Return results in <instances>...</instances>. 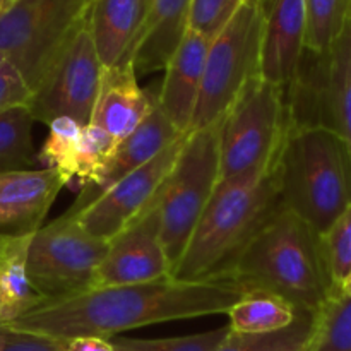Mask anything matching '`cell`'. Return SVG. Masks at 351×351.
<instances>
[{"label":"cell","instance_id":"obj_1","mask_svg":"<svg viewBox=\"0 0 351 351\" xmlns=\"http://www.w3.org/2000/svg\"><path fill=\"white\" fill-rule=\"evenodd\" d=\"M245 293L247 288L230 278L180 281L167 276L45 302L7 326L58 341L79 336L110 339L119 332L158 322L226 314Z\"/></svg>","mask_w":351,"mask_h":351},{"label":"cell","instance_id":"obj_2","mask_svg":"<svg viewBox=\"0 0 351 351\" xmlns=\"http://www.w3.org/2000/svg\"><path fill=\"white\" fill-rule=\"evenodd\" d=\"M223 278L239 281L247 290L278 295L308 314H315L335 288L321 235L283 206L274 209Z\"/></svg>","mask_w":351,"mask_h":351},{"label":"cell","instance_id":"obj_3","mask_svg":"<svg viewBox=\"0 0 351 351\" xmlns=\"http://www.w3.org/2000/svg\"><path fill=\"white\" fill-rule=\"evenodd\" d=\"M278 206L274 170L259 177L218 182L171 278L180 281L223 278Z\"/></svg>","mask_w":351,"mask_h":351},{"label":"cell","instance_id":"obj_4","mask_svg":"<svg viewBox=\"0 0 351 351\" xmlns=\"http://www.w3.org/2000/svg\"><path fill=\"white\" fill-rule=\"evenodd\" d=\"M280 206L319 235L351 204V158L328 127H291L274 168Z\"/></svg>","mask_w":351,"mask_h":351},{"label":"cell","instance_id":"obj_5","mask_svg":"<svg viewBox=\"0 0 351 351\" xmlns=\"http://www.w3.org/2000/svg\"><path fill=\"white\" fill-rule=\"evenodd\" d=\"M290 129L285 88L254 77L219 122V182L271 173Z\"/></svg>","mask_w":351,"mask_h":351},{"label":"cell","instance_id":"obj_6","mask_svg":"<svg viewBox=\"0 0 351 351\" xmlns=\"http://www.w3.org/2000/svg\"><path fill=\"white\" fill-rule=\"evenodd\" d=\"M219 122L187 134L173 168L151 202L171 271L219 182Z\"/></svg>","mask_w":351,"mask_h":351},{"label":"cell","instance_id":"obj_7","mask_svg":"<svg viewBox=\"0 0 351 351\" xmlns=\"http://www.w3.org/2000/svg\"><path fill=\"white\" fill-rule=\"evenodd\" d=\"M263 19V7L242 2L211 40L189 134L218 123L259 75Z\"/></svg>","mask_w":351,"mask_h":351},{"label":"cell","instance_id":"obj_8","mask_svg":"<svg viewBox=\"0 0 351 351\" xmlns=\"http://www.w3.org/2000/svg\"><path fill=\"white\" fill-rule=\"evenodd\" d=\"M91 0H16L0 12V53L33 91L88 19Z\"/></svg>","mask_w":351,"mask_h":351},{"label":"cell","instance_id":"obj_9","mask_svg":"<svg viewBox=\"0 0 351 351\" xmlns=\"http://www.w3.org/2000/svg\"><path fill=\"white\" fill-rule=\"evenodd\" d=\"M106 249L108 240L91 235L67 213L41 226L27 247V276L34 291L45 304L93 290Z\"/></svg>","mask_w":351,"mask_h":351},{"label":"cell","instance_id":"obj_10","mask_svg":"<svg viewBox=\"0 0 351 351\" xmlns=\"http://www.w3.org/2000/svg\"><path fill=\"white\" fill-rule=\"evenodd\" d=\"M103 69L86 19L31 91L27 108L34 122L48 125L55 119L67 117L88 125Z\"/></svg>","mask_w":351,"mask_h":351},{"label":"cell","instance_id":"obj_11","mask_svg":"<svg viewBox=\"0 0 351 351\" xmlns=\"http://www.w3.org/2000/svg\"><path fill=\"white\" fill-rule=\"evenodd\" d=\"M185 139L187 134L161 151L156 158L147 161L144 167L137 168L136 171L106 189L86 208L72 216H75L91 235L105 240L115 237L137 216L143 215L153 202L165 178L173 168Z\"/></svg>","mask_w":351,"mask_h":351},{"label":"cell","instance_id":"obj_12","mask_svg":"<svg viewBox=\"0 0 351 351\" xmlns=\"http://www.w3.org/2000/svg\"><path fill=\"white\" fill-rule=\"evenodd\" d=\"M171 276V266L158 235L151 204L129 226L108 240V249L95 274V288L127 287Z\"/></svg>","mask_w":351,"mask_h":351},{"label":"cell","instance_id":"obj_13","mask_svg":"<svg viewBox=\"0 0 351 351\" xmlns=\"http://www.w3.org/2000/svg\"><path fill=\"white\" fill-rule=\"evenodd\" d=\"M259 75L288 88L305 50L307 17L304 0H263Z\"/></svg>","mask_w":351,"mask_h":351},{"label":"cell","instance_id":"obj_14","mask_svg":"<svg viewBox=\"0 0 351 351\" xmlns=\"http://www.w3.org/2000/svg\"><path fill=\"white\" fill-rule=\"evenodd\" d=\"M64 187L53 168L0 173V237L36 233Z\"/></svg>","mask_w":351,"mask_h":351},{"label":"cell","instance_id":"obj_15","mask_svg":"<svg viewBox=\"0 0 351 351\" xmlns=\"http://www.w3.org/2000/svg\"><path fill=\"white\" fill-rule=\"evenodd\" d=\"M209 43V38L189 29L165 67V79L156 96V105L182 134H189L191 129Z\"/></svg>","mask_w":351,"mask_h":351},{"label":"cell","instance_id":"obj_16","mask_svg":"<svg viewBox=\"0 0 351 351\" xmlns=\"http://www.w3.org/2000/svg\"><path fill=\"white\" fill-rule=\"evenodd\" d=\"M154 105L156 98L141 88L132 65L119 62L103 69L89 123L101 127L120 143L139 127Z\"/></svg>","mask_w":351,"mask_h":351},{"label":"cell","instance_id":"obj_17","mask_svg":"<svg viewBox=\"0 0 351 351\" xmlns=\"http://www.w3.org/2000/svg\"><path fill=\"white\" fill-rule=\"evenodd\" d=\"M191 0H147L143 24L125 60L137 75L167 67L189 31Z\"/></svg>","mask_w":351,"mask_h":351},{"label":"cell","instance_id":"obj_18","mask_svg":"<svg viewBox=\"0 0 351 351\" xmlns=\"http://www.w3.org/2000/svg\"><path fill=\"white\" fill-rule=\"evenodd\" d=\"M182 136H185V134L178 132L171 125L170 120L161 113L158 105H154L146 119L139 123V127L134 132H130L125 139L120 141L98 184L89 191L79 192L77 199L67 211V215H75V213L81 211L93 199L103 194L106 189H110L113 184L122 180L123 177L136 171L137 168L144 167L147 161L156 158L161 151L167 149L170 144L180 139Z\"/></svg>","mask_w":351,"mask_h":351},{"label":"cell","instance_id":"obj_19","mask_svg":"<svg viewBox=\"0 0 351 351\" xmlns=\"http://www.w3.org/2000/svg\"><path fill=\"white\" fill-rule=\"evenodd\" d=\"M147 0H91L88 27L103 67L125 60L143 24Z\"/></svg>","mask_w":351,"mask_h":351},{"label":"cell","instance_id":"obj_20","mask_svg":"<svg viewBox=\"0 0 351 351\" xmlns=\"http://www.w3.org/2000/svg\"><path fill=\"white\" fill-rule=\"evenodd\" d=\"M321 125L338 134L351 158V10L326 53Z\"/></svg>","mask_w":351,"mask_h":351},{"label":"cell","instance_id":"obj_21","mask_svg":"<svg viewBox=\"0 0 351 351\" xmlns=\"http://www.w3.org/2000/svg\"><path fill=\"white\" fill-rule=\"evenodd\" d=\"M31 237H0V326L17 321L43 304L27 276Z\"/></svg>","mask_w":351,"mask_h":351},{"label":"cell","instance_id":"obj_22","mask_svg":"<svg viewBox=\"0 0 351 351\" xmlns=\"http://www.w3.org/2000/svg\"><path fill=\"white\" fill-rule=\"evenodd\" d=\"M226 314L233 332L263 335L281 331L293 324L298 311L290 302L269 291L247 290V293Z\"/></svg>","mask_w":351,"mask_h":351},{"label":"cell","instance_id":"obj_23","mask_svg":"<svg viewBox=\"0 0 351 351\" xmlns=\"http://www.w3.org/2000/svg\"><path fill=\"white\" fill-rule=\"evenodd\" d=\"M33 123L27 105L0 112V173L31 170L38 161L33 146Z\"/></svg>","mask_w":351,"mask_h":351},{"label":"cell","instance_id":"obj_24","mask_svg":"<svg viewBox=\"0 0 351 351\" xmlns=\"http://www.w3.org/2000/svg\"><path fill=\"white\" fill-rule=\"evenodd\" d=\"M305 351H351V297L335 287L315 312Z\"/></svg>","mask_w":351,"mask_h":351},{"label":"cell","instance_id":"obj_25","mask_svg":"<svg viewBox=\"0 0 351 351\" xmlns=\"http://www.w3.org/2000/svg\"><path fill=\"white\" fill-rule=\"evenodd\" d=\"M315 314L298 312L291 326L263 335H240L230 329L225 341L215 351H305L314 329Z\"/></svg>","mask_w":351,"mask_h":351},{"label":"cell","instance_id":"obj_26","mask_svg":"<svg viewBox=\"0 0 351 351\" xmlns=\"http://www.w3.org/2000/svg\"><path fill=\"white\" fill-rule=\"evenodd\" d=\"M304 5L307 17L305 48L328 53L348 17L351 0H304Z\"/></svg>","mask_w":351,"mask_h":351},{"label":"cell","instance_id":"obj_27","mask_svg":"<svg viewBox=\"0 0 351 351\" xmlns=\"http://www.w3.org/2000/svg\"><path fill=\"white\" fill-rule=\"evenodd\" d=\"M84 125L77 123L75 120L60 117L53 122L48 123V136L41 146L40 153L36 154L38 161L45 165V168H53L64 178L65 187H69L71 178L72 160L75 154L79 134Z\"/></svg>","mask_w":351,"mask_h":351},{"label":"cell","instance_id":"obj_28","mask_svg":"<svg viewBox=\"0 0 351 351\" xmlns=\"http://www.w3.org/2000/svg\"><path fill=\"white\" fill-rule=\"evenodd\" d=\"M321 245L329 278L335 287H341L351 273V204L322 233Z\"/></svg>","mask_w":351,"mask_h":351},{"label":"cell","instance_id":"obj_29","mask_svg":"<svg viewBox=\"0 0 351 351\" xmlns=\"http://www.w3.org/2000/svg\"><path fill=\"white\" fill-rule=\"evenodd\" d=\"M230 326L199 332L191 336H178L167 339H110L113 351H215L225 341Z\"/></svg>","mask_w":351,"mask_h":351},{"label":"cell","instance_id":"obj_30","mask_svg":"<svg viewBox=\"0 0 351 351\" xmlns=\"http://www.w3.org/2000/svg\"><path fill=\"white\" fill-rule=\"evenodd\" d=\"M240 3L242 0H191L189 29L213 40L232 19Z\"/></svg>","mask_w":351,"mask_h":351},{"label":"cell","instance_id":"obj_31","mask_svg":"<svg viewBox=\"0 0 351 351\" xmlns=\"http://www.w3.org/2000/svg\"><path fill=\"white\" fill-rule=\"evenodd\" d=\"M65 341L0 326V351H64Z\"/></svg>","mask_w":351,"mask_h":351},{"label":"cell","instance_id":"obj_32","mask_svg":"<svg viewBox=\"0 0 351 351\" xmlns=\"http://www.w3.org/2000/svg\"><path fill=\"white\" fill-rule=\"evenodd\" d=\"M31 96L29 86L16 67L9 62L0 67V112L17 105H27Z\"/></svg>","mask_w":351,"mask_h":351},{"label":"cell","instance_id":"obj_33","mask_svg":"<svg viewBox=\"0 0 351 351\" xmlns=\"http://www.w3.org/2000/svg\"><path fill=\"white\" fill-rule=\"evenodd\" d=\"M64 351H113L110 339L96 338V336H79L65 341Z\"/></svg>","mask_w":351,"mask_h":351},{"label":"cell","instance_id":"obj_34","mask_svg":"<svg viewBox=\"0 0 351 351\" xmlns=\"http://www.w3.org/2000/svg\"><path fill=\"white\" fill-rule=\"evenodd\" d=\"M339 288H341L343 293H346V295H348V297H351V273H350V276L346 278L345 281H343L341 287H339Z\"/></svg>","mask_w":351,"mask_h":351},{"label":"cell","instance_id":"obj_35","mask_svg":"<svg viewBox=\"0 0 351 351\" xmlns=\"http://www.w3.org/2000/svg\"><path fill=\"white\" fill-rule=\"evenodd\" d=\"M16 0H0V12H3L5 9H9Z\"/></svg>","mask_w":351,"mask_h":351},{"label":"cell","instance_id":"obj_36","mask_svg":"<svg viewBox=\"0 0 351 351\" xmlns=\"http://www.w3.org/2000/svg\"><path fill=\"white\" fill-rule=\"evenodd\" d=\"M242 2H247V3H256V5H261V3H263V0H242Z\"/></svg>","mask_w":351,"mask_h":351},{"label":"cell","instance_id":"obj_37","mask_svg":"<svg viewBox=\"0 0 351 351\" xmlns=\"http://www.w3.org/2000/svg\"><path fill=\"white\" fill-rule=\"evenodd\" d=\"M5 62H7V60H5V57H3V55L0 53V67H2V65L5 64Z\"/></svg>","mask_w":351,"mask_h":351}]
</instances>
